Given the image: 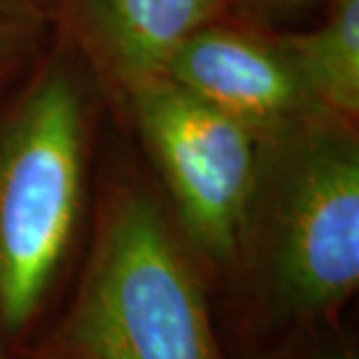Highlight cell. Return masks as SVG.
<instances>
[{"label": "cell", "instance_id": "obj_7", "mask_svg": "<svg viewBox=\"0 0 359 359\" xmlns=\"http://www.w3.org/2000/svg\"><path fill=\"white\" fill-rule=\"evenodd\" d=\"M315 107L355 121L359 114V0H332L315 31L276 40Z\"/></svg>", "mask_w": 359, "mask_h": 359}, {"label": "cell", "instance_id": "obj_5", "mask_svg": "<svg viewBox=\"0 0 359 359\" xmlns=\"http://www.w3.org/2000/svg\"><path fill=\"white\" fill-rule=\"evenodd\" d=\"M161 75L257 135L315 110L278 42L224 26L194 31Z\"/></svg>", "mask_w": 359, "mask_h": 359}, {"label": "cell", "instance_id": "obj_11", "mask_svg": "<svg viewBox=\"0 0 359 359\" xmlns=\"http://www.w3.org/2000/svg\"><path fill=\"white\" fill-rule=\"evenodd\" d=\"M0 359H5V355H3V350H0Z\"/></svg>", "mask_w": 359, "mask_h": 359}, {"label": "cell", "instance_id": "obj_10", "mask_svg": "<svg viewBox=\"0 0 359 359\" xmlns=\"http://www.w3.org/2000/svg\"><path fill=\"white\" fill-rule=\"evenodd\" d=\"M248 3L269 14H290L297 10H304V7L318 3V0H248Z\"/></svg>", "mask_w": 359, "mask_h": 359}, {"label": "cell", "instance_id": "obj_8", "mask_svg": "<svg viewBox=\"0 0 359 359\" xmlns=\"http://www.w3.org/2000/svg\"><path fill=\"white\" fill-rule=\"evenodd\" d=\"M40 12L33 0H0V80L33 42Z\"/></svg>", "mask_w": 359, "mask_h": 359}, {"label": "cell", "instance_id": "obj_6", "mask_svg": "<svg viewBox=\"0 0 359 359\" xmlns=\"http://www.w3.org/2000/svg\"><path fill=\"white\" fill-rule=\"evenodd\" d=\"M98 73L126 96L159 77L170 54L201 26L212 24L222 0H61Z\"/></svg>", "mask_w": 359, "mask_h": 359}, {"label": "cell", "instance_id": "obj_3", "mask_svg": "<svg viewBox=\"0 0 359 359\" xmlns=\"http://www.w3.org/2000/svg\"><path fill=\"white\" fill-rule=\"evenodd\" d=\"M87 96L66 61L35 77L0 124V329L40 313L80 224Z\"/></svg>", "mask_w": 359, "mask_h": 359}, {"label": "cell", "instance_id": "obj_1", "mask_svg": "<svg viewBox=\"0 0 359 359\" xmlns=\"http://www.w3.org/2000/svg\"><path fill=\"white\" fill-rule=\"evenodd\" d=\"M276 322L311 327L359 287V140L355 121L308 110L259 135L238 255Z\"/></svg>", "mask_w": 359, "mask_h": 359}, {"label": "cell", "instance_id": "obj_4", "mask_svg": "<svg viewBox=\"0 0 359 359\" xmlns=\"http://www.w3.org/2000/svg\"><path fill=\"white\" fill-rule=\"evenodd\" d=\"M126 100L184 238L215 266L233 269L259 135L163 75L138 84Z\"/></svg>", "mask_w": 359, "mask_h": 359}, {"label": "cell", "instance_id": "obj_2", "mask_svg": "<svg viewBox=\"0 0 359 359\" xmlns=\"http://www.w3.org/2000/svg\"><path fill=\"white\" fill-rule=\"evenodd\" d=\"M54 359H222L198 269L152 196L121 189L103 210Z\"/></svg>", "mask_w": 359, "mask_h": 359}, {"label": "cell", "instance_id": "obj_9", "mask_svg": "<svg viewBox=\"0 0 359 359\" xmlns=\"http://www.w3.org/2000/svg\"><path fill=\"white\" fill-rule=\"evenodd\" d=\"M290 359H357V353L346 341L325 339V341H318L315 346L306 348L304 353L294 355Z\"/></svg>", "mask_w": 359, "mask_h": 359}]
</instances>
